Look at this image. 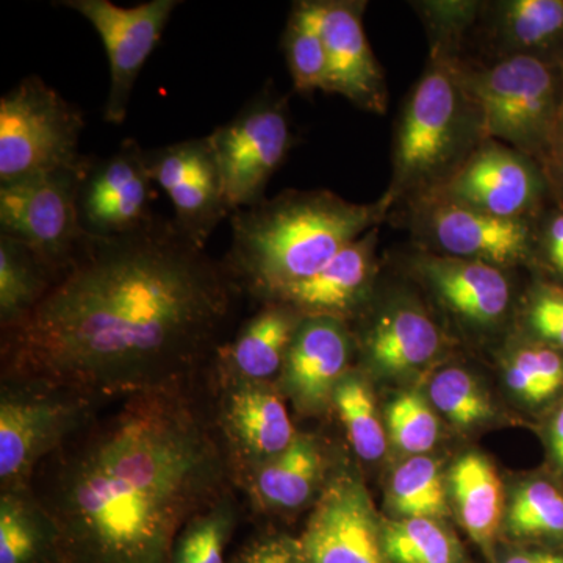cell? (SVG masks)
Wrapping results in <instances>:
<instances>
[{
    "instance_id": "obj_38",
    "label": "cell",
    "mask_w": 563,
    "mask_h": 563,
    "mask_svg": "<svg viewBox=\"0 0 563 563\" xmlns=\"http://www.w3.org/2000/svg\"><path fill=\"white\" fill-rule=\"evenodd\" d=\"M521 352L539 380L544 399L551 398L559 388L563 387L562 355L547 347H528Z\"/></svg>"
},
{
    "instance_id": "obj_16",
    "label": "cell",
    "mask_w": 563,
    "mask_h": 563,
    "mask_svg": "<svg viewBox=\"0 0 563 563\" xmlns=\"http://www.w3.org/2000/svg\"><path fill=\"white\" fill-rule=\"evenodd\" d=\"M540 180L531 163L501 144L481 147L454 174L446 201L493 217L517 218L539 198Z\"/></svg>"
},
{
    "instance_id": "obj_26",
    "label": "cell",
    "mask_w": 563,
    "mask_h": 563,
    "mask_svg": "<svg viewBox=\"0 0 563 563\" xmlns=\"http://www.w3.org/2000/svg\"><path fill=\"white\" fill-rule=\"evenodd\" d=\"M54 284L52 274L24 244L0 235V325L24 321Z\"/></svg>"
},
{
    "instance_id": "obj_22",
    "label": "cell",
    "mask_w": 563,
    "mask_h": 563,
    "mask_svg": "<svg viewBox=\"0 0 563 563\" xmlns=\"http://www.w3.org/2000/svg\"><path fill=\"white\" fill-rule=\"evenodd\" d=\"M324 454L317 439L298 433L291 446L244 481L255 510L287 514L312 501L324 477Z\"/></svg>"
},
{
    "instance_id": "obj_27",
    "label": "cell",
    "mask_w": 563,
    "mask_h": 563,
    "mask_svg": "<svg viewBox=\"0 0 563 563\" xmlns=\"http://www.w3.org/2000/svg\"><path fill=\"white\" fill-rule=\"evenodd\" d=\"M285 57L299 92L325 90L328 54L322 33V2L295 3L284 35Z\"/></svg>"
},
{
    "instance_id": "obj_8",
    "label": "cell",
    "mask_w": 563,
    "mask_h": 563,
    "mask_svg": "<svg viewBox=\"0 0 563 563\" xmlns=\"http://www.w3.org/2000/svg\"><path fill=\"white\" fill-rule=\"evenodd\" d=\"M209 136L232 213L265 201L266 185L292 146L287 101L266 87Z\"/></svg>"
},
{
    "instance_id": "obj_3",
    "label": "cell",
    "mask_w": 563,
    "mask_h": 563,
    "mask_svg": "<svg viewBox=\"0 0 563 563\" xmlns=\"http://www.w3.org/2000/svg\"><path fill=\"white\" fill-rule=\"evenodd\" d=\"M390 201L361 206L331 191L280 192L231 214V246L222 263L240 290L272 301L376 228Z\"/></svg>"
},
{
    "instance_id": "obj_20",
    "label": "cell",
    "mask_w": 563,
    "mask_h": 563,
    "mask_svg": "<svg viewBox=\"0 0 563 563\" xmlns=\"http://www.w3.org/2000/svg\"><path fill=\"white\" fill-rule=\"evenodd\" d=\"M376 243L377 231L374 228L340 251L320 272L277 292L268 302L284 303L302 317L342 320L358 302L372 279Z\"/></svg>"
},
{
    "instance_id": "obj_24",
    "label": "cell",
    "mask_w": 563,
    "mask_h": 563,
    "mask_svg": "<svg viewBox=\"0 0 563 563\" xmlns=\"http://www.w3.org/2000/svg\"><path fill=\"white\" fill-rule=\"evenodd\" d=\"M439 329L428 314L410 307L391 310L369 332L368 355L380 372L402 374L421 368L440 350Z\"/></svg>"
},
{
    "instance_id": "obj_32",
    "label": "cell",
    "mask_w": 563,
    "mask_h": 563,
    "mask_svg": "<svg viewBox=\"0 0 563 563\" xmlns=\"http://www.w3.org/2000/svg\"><path fill=\"white\" fill-rule=\"evenodd\" d=\"M393 509L404 518H435L446 512V490L439 463L426 455L404 462L390 483Z\"/></svg>"
},
{
    "instance_id": "obj_42",
    "label": "cell",
    "mask_w": 563,
    "mask_h": 563,
    "mask_svg": "<svg viewBox=\"0 0 563 563\" xmlns=\"http://www.w3.org/2000/svg\"><path fill=\"white\" fill-rule=\"evenodd\" d=\"M504 563H563V554L554 553H518L510 555Z\"/></svg>"
},
{
    "instance_id": "obj_23",
    "label": "cell",
    "mask_w": 563,
    "mask_h": 563,
    "mask_svg": "<svg viewBox=\"0 0 563 563\" xmlns=\"http://www.w3.org/2000/svg\"><path fill=\"white\" fill-rule=\"evenodd\" d=\"M0 563H58V531L31 487L0 492Z\"/></svg>"
},
{
    "instance_id": "obj_25",
    "label": "cell",
    "mask_w": 563,
    "mask_h": 563,
    "mask_svg": "<svg viewBox=\"0 0 563 563\" xmlns=\"http://www.w3.org/2000/svg\"><path fill=\"white\" fill-rule=\"evenodd\" d=\"M451 490L461 523L474 542L490 550L503 517V487L492 463L466 454L451 470Z\"/></svg>"
},
{
    "instance_id": "obj_2",
    "label": "cell",
    "mask_w": 563,
    "mask_h": 563,
    "mask_svg": "<svg viewBox=\"0 0 563 563\" xmlns=\"http://www.w3.org/2000/svg\"><path fill=\"white\" fill-rule=\"evenodd\" d=\"M196 383L106 406L36 470L58 563H169L185 525L232 490L214 412Z\"/></svg>"
},
{
    "instance_id": "obj_1",
    "label": "cell",
    "mask_w": 563,
    "mask_h": 563,
    "mask_svg": "<svg viewBox=\"0 0 563 563\" xmlns=\"http://www.w3.org/2000/svg\"><path fill=\"white\" fill-rule=\"evenodd\" d=\"M239 285L174 220L87 235L35 310L2 331V379L109 404L195 383L225 342Z\"/></svg>"
},
{
    "instance_id": "obj_18",
    "label": "cell",
    "mask_w": 563,
    "mask_h": 563,
    "mask_svg": "<svg viewBox=\"0 0 563 563\" xmlns=\"http://www.w3.org/2000/svg\"><path fill=\"white\" fill-rule=\"evenodd\" d=\"M322 33L328 54L325 92L350 99L361 109L385 111L387 91L357 2H322Z\"/></svg>"
},
{
    "instance_id": "obj_36",
    "label": "cell",
    "mask_w": 563,
    "mask_h": 563,
    "mask_svg": "<svg viewBox=\"0 0 563 563\" xmlns=\"http://www.w3.org/2000/svg\"><path fill=\"white\" fill-rule=\"evenodd\" d=\"M532 331L563 350V290L543 287L533 296L528 313Z\"/></svg>"
},
{
    "instance_id": "obj_4",
    "label": "cell",
    "mask_w": 563,
    "mask_h": 563,
    "mask_svg": "<svg viewBox=\"0 0 563 563\" xmlns=\"http://www.w3.org/2000/svg\"><path fill=\"white\" fill-rule=\"evenodd\" d=\"M85 129L79 107L38 76L21 80L0 99V185L36 174L81 172Z\"/></svg>"
},
{
    "instance_id": "obj_29",
    "label": "cell",
    "mask_w": 563,
    "mask_h": 563,
    "mask_svg": "<svg viewBox=\"0 0 563 563\" xmlns=\"http://www.w3.org/2000/svg\"><path fill=\"white\" fill-rule=\"evenodd\" d=\"M332 406L346 429L354 453L365 462L379 461L387 451V433L365 380L347 373L336 385Z\"/></svg>"
},
{
    "instance_id": "obj_34",
    "label": "cell",
    "mask_w": 563,
    "mask_h": 563,
    "mask_svg": "<svg viewBox=\"0 0 563 563\" xmlns=\"http://www.w3.org/2000/svg\"><path fill=\"white\" fill-rule=\"evenodd\" d=\"M507 526L515 537L562 536V493L544 481L526 485L514 496Z\"/></svg>"
},
{
    "instance_id": "obj_41",
    "label": "cell",
    "mask_w": 563,
    "mask_h": 563,
    "mask_svg": "<svg viewBox=\"0 0 563 563\" xmlns=\"http://www.w3.org/2000/svg\"><path fill=\"white\" fill-rule=\"evenodd\" d=\"M550 440L554 461L558 463L559 468L563 470V406L555 413L553 424H551Z\"/></svg>"
},
{
    "instance_id": "obj_39",
    "label": "cell",
    "mask_w": 563,
    "mask_h": 563,
    "mask_svg": "<svg viewBox=\"0 0 563 563\" xmlns=\"http://www.w3.org/2000/svg\"><path fill=\"white\" fill-rule=\"evenodd\" d=\"M506 379L510 390L525 401L533 404L544 401L539 380H537L536 374L532 373L531 366L525 361L520 351L515 352L509 363H507Z\"/></svg>"
},
{
    "instance_id": "obj_37",
    "label": "cell",
    "mask_w": 563,
    "mask_h": 563,
    "mask_svg": "<svg viewBox=\"0 0 563 563\" xmlns=\"http://www.w3.org/2000/svg\"><path fill=\"white\" fill-rule=\"evenodd\" d=\"M229 563H303L299 539L263 533L244 544Z\"/></svg>"
},
{
    "instance_id": "obj_12",
    "label": "cell",
    "mask_w": 563,
    "mask_h": 563,
    "mask_svg": "<svg viewBox=\"0 0 563 563\" xmlns=\"http://www.w3.org/2000/svg\"><path fill=\"white\" fill-rule=\"evenodd\" d=\"M461 85L450 66H433L415 88L396 139V181L402 187L439 173L461 132Z\"/></svg>"
},
{
    "instance_id": "obj_13",
    "label": "cell",
    "mask_w": 563,
    "mask_h": 563,
    "mask_svg": "<svg viewBox=\"0 0 563 563\" xmlns=\"http://www.w3.org/2000/svg\"><path fill=\"white\" fill-rule=\"evenodd\" d=\"M299 543L303 563H391L372 498L351 473L325 483Z\"/></svg>"
},
{
    "instance_id": "obj_40",
    "label": "cell",
    "mask_w": 563,
    "mask_h": 563,
    "mask_svg": "<svg viewBox=\"0 0 563 563\" xmlns=\"http://www.w3.org/2000/svg\"><path fill=\"white\" fill-rule=\"evenodd\" d=\"M547 251L551 265L563 276V213L558 214L548 225Z\"/></svg>"
},
{
    "instance_id": "obj_17",
    "label": "cell",
    "mask_w": 563,
    "mask_h": 563,
    "mask_svg": "<svg viewBox=\"0 0 563 563\" xmlns=\"http://www.w3.org/2000/svg\"><path fill=\"white\" fill-rule=\"evenodd\" d=\"M302 320L301 313L284 303H263L261 312L218 347L210 366L217 387L279 380Z\"/></svg>"
},
{
    "instance_id": "obj_11",
    "label": "cell",
    "mask_w": 563,
    "mask_h": 563,
    "mask_svg": "<svg viewBox=\"0 0 563 563\" xmlns=\"http://www.w3.org/2000/svg\"><path fill=\"white\" fill-rule=\"evenodd\" d=\"M144 161L152 181L173 203L174 222L206 247L220 222L232 214L210 136L144 151Z\"/></svg>"
},
{
    "instance_id": "obj_14",
    "label": "cell",
    "mask_w": 563,
    "mask_h": 563,
    "mask_svg": "<svg viewBox=\"0 0 563 563\" xmlns=\"http://www.w3.org/2000/svg\"><path fill=\"white\" fill-rule=\"evenodd\" d=\"M152 181L135 140L101 161H90L79 187L80 224L87 235L117 236L152 220Z\"/></svg>"
},
{
    "instance_id": "obj_31",
    "label": "cell",
    "mask_w": 563,
    "mask_h": 563,
    "mask_svg": "<svg viewBox=\"0 0 563 563\" xmlns=\"http://www.w3.org/2000/svg\"><path fill=\"white\" fill-rule=\"evenodd\" d=\"M498 32L509 51L550 46L563 33V0H510L499 5Z\"/></svg>"
},
{
    "instance_id": "obj_19",
    "label": "cell",
    "mask_w": 563,
    "mask_h": 563,
    "mask_svg": "<svg viewBox=\"0 0 563 563\" xmlns=\"http://www.w3.org/2000/svg\"><path fill=\"white\" fill-rule=\"evenodd\" d=\"M431 222L435 242L448 255L498 268L523 261L531 244L523 220L493 217L459 203L443 202Z\"/></svg>"
},
{
    "instance_id": "obj_33",
    "label": "cell",
    "mask_w": 563,
    "mask_h": 563,
    "mask_svg": "<svg viewBox=\"0 0 563 563\" xmlns=\"http://www.w3.org/2000/svg\"><path fill=\"white\" fill-rule=\"evenodd\" d=\"M429 396L437 410L459 428L483 422L493 413L490 399L465 369L448 368L437 374Z\"/></svg>"
},
{
    "instance_id": "obj_30",
    "label": "cell",
    "mask_w": 563,
    "mask_h": 563,
    "mask_svg": "<svg viewBox=\"0 0 563 563\" xmlns=\"http://www.w3.org/2000/svg\"><path fill=\"white\" fill-rule=\"evenodd\" d=\"M385 554L391 563H462L450 532L432 518H404L383 528Z\"/></svg>"
},
{
    "instance_id": "obj_15",
    "label": "cell",
    "mask_w": 563,
    "mask_h": 563,
    "mask_svg": "<svg viewBox=\"0 0 563 563\" xmlns=\"http://www.w3.org/2000/svg\"><path fill=\"white\" fill-rule=\"evenodd\" d=\"M350 357V333L342 320L303 317L288 351L279 390L303 415L324 412L347 374Z\"/></svg>"
},
{
    "instance_id": "obj_9",
    "label": "cell",
    "mask_w": 563,
    "mask_h": 563,
    "mask_svg": "<svg viewBox=\"0 0 563 563\" xmlns=\"http://www.w3.org/2000/svg\"><path fill=\"white\" fill-rule=\"evenodd\" d=\"M101 36L110 66V88L103 120L120 125L128 117L133 87L141 69L157 47L180 0H151L121 7L110 0H65Z\"/></svg>"
},
{
    "instance_id": "obj_6",
    "label": "cell",
    "mask_w": 563,
    "mask_h": 563,
    "mask_svg": "<svg viewBox=\"0 0 563 563\" xmlns=\"http://www.w3.org/2000/svg\"><path fill=\"white\" fill-rule=\"evenodd\" d=\"M453 73L479 109L488 136L526 152L539 150L550 139L555 80L547 63L531 54H514L488 69Z\"/></svg>"
},
{
    "instance_id": "obj_10",
    "label": "cell",
    "mask_w": 563,
    "mask_h": 563,
    "mask_svg": "<svg viewBox=\"0 0 563 563\" xmlns=\"http://www.w3.org/2000/svg\"><path fill=\"white\" fill-rule=\"evenodd\" d=\"M217 388L214 422L233 484L242 487L252 473L284 454L298 432L276 385L228 384Z\"/></svg>"
},
{
    "instance_id": "obj_21",
    "label": "cell",
    "mask_w": 563,
    "mask_h": 563,
    "mask_svg": "<svg viewBox=\"0 0 563 563\" xmlns=\"http://www.w3.org/2000/svg\"><path fill=\"white\" fill-rule=\"evenodd\" d=\"M417 268L450 309L474 324H495L509 307V282L498 266L451 255H424Z\"/></svg>"
},
{
    "instance_id": "obj_28",
    "label": "cell",
    "mask_w": 563,
    "mask_h": 563,
    "mask_svg": "<svg viewBox=\"0 0 563 563\" xmlns=\"http://www.w3.org/2000/svg\"><path fill=\"white\" fill-rule=\"evenodd\" d=\"M232 490L195 515L174 542L169 563H225V550L239 525Z\"/></svg>"
},
{
    "instance_id": "obj_7",
    "label": "cell",
    "mask_w": 563,
    "mask_h": 563,
    "mask_svg": "<svg viewBox=\"0 0 563 563\" xmlns=\"http://www.w3.org/2000/svg\"><path fill=\"white\" fill-rule=\"evenodd\" d=\"M85 169L36 174L0 185V235L24 244L54 280L87 236L79 217Z\"/></svg>"
},
{
    "instance_id": "obj_35",
    "label": "cell",
    "mask_w": 563,
    "mask_h": 563,
    "mask_svg": "<svg viewBox=\"0 0 563 563\" xmlns=\"http://www.w3.org/2000/svg\"><path fill=\"white\" fill-rule=\"evenodd\" d=\"M387 426L391 442L407 454L428 453L439 440V420L418 393H402L388 406Z\"/></svg>"
},
{
    "instance_id": "obj_5",
    "label": "cell",
    "mask_w": 563,
    "mask_h": 563,
    "mask_svg": "<svg viewBox=\"0 0 563 563\" xmlns=\"http://www.w3.org/2000/svg\"><path fill=\"white\" fill-rule=\"evenodd\" d=\"M103 406L68 388L2 379L0 492L31 487L41 463L88 424Z\"/></svg>"
}]
</instances>
